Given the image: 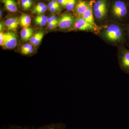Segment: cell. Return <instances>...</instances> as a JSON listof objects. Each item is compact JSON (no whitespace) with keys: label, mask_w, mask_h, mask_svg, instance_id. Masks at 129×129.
Wrapping results in <instances>:
<instances>
[{"label":"cell","mask_w":129,"mask_h":129,"mask_svg":"<svg viewBox=\"0 0 129 129\" xmlns=\"http://www.w3.org/2000/svg\"><path fill=\"white\" fill-rule=\"evenodd\" d=\"M19 24V19L16 17H12L8 18L5 22V25L8 30L12 31H17Z\"/></svg>","instance_id":"obj_9"},{"label":"cell","mask_w":129,"mask_h":129,"mask_svg":"<svg viewBox=\"0 0 129 129\" xmlns=\"http://www.w3.org/2000/svg\"><path fill=\"white\" fill-rule=\"evenodd\" d=\"M58 3L60 5L63 7H66L67 6L69 0H57Z\"/></svg>","instance_id":"obj_27"},{"label":"cell","mask_w":129,"mask_h":129,"mask_svg":"<svg viewBox=\"0 0 129 129\" xmlns=\"http://www.w3.org/2000/svg\"><path fill=\"white\" fill-rule=\"evenodd\" d=\"M19 21V24L23 28L29 27L31 22V18L27 14H24L20 17Z\"/></svg>","instance_id":"obj_14"},{"label":"cell","mask_w":129,"mask_h":129,"mask_svg":"<svg viewBox=\"0 0 129 129\" xmlns=\"http://www.w3.org/2000/svg\"><path fill=\"white\" fill-rule=\"evenodd\" d=\"M81 17L90 24L96 27L94 21L93 10L92 6L90 5Z\"/></svg>","instance_id":"obj_11"},{"label":"cell","mask_w":129,"mask_h":129,"mask_svg":"<svg viewBox=\"0 0 129 129\" xmlns=\"http://www.w3.org/2000/svg\"><path fill=\"white\" fill-rule=\"evenodd\" d=\"M75 21L76 19L73 16L68 13H65L60 16L58 25L60 29L62 30L69 29L74 26Z\"/></svg>","instance_id":"obj_4"},{"label":"cell","mask_w":129,"mask_h":129,"mask_svg":"<svg viewBox=\"0 0 129 129\" xmlns=\"http://www.w3.org/2000/svg\"><path fill=\"white\" fill-rule=\"evenodd\" d=\"M3 28V25L2 23H1V24H0V31L1 32H2Z\"/></svg>","instance_id":"obj_30"},{"label":"cell","mask_w":129,"mask_h":129,"mask_svg":"<svg viewBox=\"0 0 129 129\" xmlns=\"http://www.w3.org/2000/svg\"><path fill=\"white\" fill-rule=\"evenodd\" d=\"M0 13H1V14H0V17H1V18L2 17V12L1 11V12H0Z\"/></svg>","instance_id":"obj_31"},{"label":"cell","mask_w":129,"mask_h":129,"mask_svg":"<svg viewBox=\"0 0 129 129\" xmlns=\"http://www.w3.org/2000/svg\"><path fill=\"white\" fill-rule=\"evenodd\" d=\"M73 26L75 29L80 30H94L96 28L88 23L82 17H79L76 19Z\"/></svg>","instance_id":"obj_8"},{"label":"cell","mask_w":129,"mask_h":129,"mask_svg":"<svg viewBox=\"0 0 129 129\" xmlns=\"http://www.w3.org/2000/svg\"><path fill=\"white\" fill-rule=\"evenodd\" d=\"M4 44L3 47L7 49H13L17 45V39L14 33L12 32L4 33Z\"/></svg>","instance_id":"obj_6"},{"label":"cell","mask_w":129,"mask_h":129,"mask_svg":"<svg viewBox=\"0 0 129 129\" xmlns=\"http://www.w3.org/2000/svg\"><path fill=\"white\" fill-rule=\"evenodd\" d=\"M34 32L33 29L29 27L23 29L21 32V37L22 40L26 42L30 40L33 36Z\"/></svg>","instance_id":"obj_13"},{"label":"cell","mask_w":129,"mask_h":129,"mask_svg":"<svg viewBox=\"0 0 129 129\" xmlns=\"http://www.w3.org/2000/svg\"><path fill=\"white\" fill-rule=\"evenodd\" d=\"M2 1L6 9L9 12H16L17 11V5L14 0H2Z\"/></svg>","instance_id":"obj_12"},{"label":"cell","mask_w":129,"mask_h":129,"mask_svg":"<svg viewBox=\"0 0 129 129\" xmlns=\"http://www.w3.org/2000/svg\"><path fill=\"white\" fill-rule=\"evenodd\" d=\"M58 21H56V22H53L52 23L50 24H48L47 27L50 29H53L58 25Z\"/></svg>","instance_id":"obj_21"},{"label":"cell","mask_w":129,"mask_h":129,"mask_svg":"<svg viewBox=\"0 0 129 129\" xmlns=\"http://www.w3.org/2000/svg\"><path fill=\"white\" fill-rule=\"evenodd\" d=\"M34 51V48L32 47V48H30V49H29V50L25 52L24 53L23 55H29V54H31V53H33Z\"/></svg>","instance_id":"obj_28"},{"label":"cell","mask_w":129,"mask_h":129,"mask_svg":"<svg viewBox=\"0 0 129 129\" xmlns=\"http://www.w3.org/2000/svg\"><path fill=\"white\" fill-rule=\"evenodd\" d=\"M104 35L107 40L112 42L127 40L125 27L118 24H112L109 26L104 31Z\"/></svg>","instance_id":"obj_1"},{"label":"cell","mask_w":129,"mask_h":129,"mask_svg":"<svg viewBox=\"0 0 129 129\" xmlns=\"http://www.w3.org/2000/svg\"><path fill=\"white\" fill-rule=\"evenodd\" d=\"M28 3L29 7V8H30L32 5V1H31V0H28Z\"/></svg>","instance_id":"obj_29"},{"label":"cell","mask_w":129,"mask_h":129,"mask_svg":"<svg viewBox=\"0 0 129 129\" xmlns=\"http://www.w3.org/2000/svg\"><path fill=\"white\" fill-rule=\"evenodd\" d=\"M44 36V33H43V34H42L39 37V38L36 40V41H35V42L34 44L33 45H34L35 46H37L40 44V43L42 40V39H43Z\"/></svg>","instance_id":"obj_24"},{"label":"cell","mask_w":129,"mask_h":129,"mask_svg":"<svg viewBox=\"0 0 129 129\" xmlns=\"http://www.w3.org/2000/svg\"><path fill=\"white\" fill-rule=\"evenodd\" d=\"M47 9V6H45L44 7L41 8V9L36 10L35 11L32 12V13H36L38 15H40L41 14H43L45 12Z\"/></svg>","instance_id":"obj_18"},{"label":"cell","mask_w":129,"mask_h":129,"mask_svg":"<svg viewBox=\"0 0 129 129\" xmlns=\"http://www.w3.org/2000/svg\"><path fill=\"white\" fill-rule=\"evenodd\" d=\"M35 23L37 25H39V26H45L47 23V22H45V21H41V20H40L39 19H38L35 18Z\"/></svg>","instance_id":"obj_19"},{"label":"cell","mask_w":129,"mask_h":129,"mask_svg":"<svg viewBox=\"0 0 129 129\" xmlns=\"http://www.w3.org/2000/svg\"><path fill=\"white\" fill-rule=\"evenodd\" d=\"M120 68L125 73L129 75V50L125 48L120 51L118 56Z\"/></svg>","instance_id":"obj_5"},{"label":"cell","mask_w":129,"mask_h":129,"mask_svg":"<svg viewBox=\"0 0 129 129\" xmlns=\"http://www.w3.org/2000/svg\"><path fill=\"white\" fill-rule=\"evenodd\" d=\"M45 6H46L45 5L44 3H38V4L33 9V10L32 11V12L35 11H36V10L41 9V8L44 7Z\"/></svg>","instance_id":"obj_22"},{"label":"cell","mask_w":129,"mask_h":129,"mask_svg":"<svg viewBox=\"0 0 129 129\" xmlns=\"http://www.w3.org/2000/svg\"><path fill=\"white\" fill-rule=\"evenodd\" d=\"M93 13L95 17L98 20L105 18L107 12L106 0H97L93 7Z\"/></svg>","instance_id":"obj_3"},{"label":"cell","mask_w":129,"mask_h":129,"mask_svg":"<svg viewBox=\"0 0 129 129\" xmlns=\"http://www.w3.org/2000/svg\"><path fill=\"white\" fill-rule=\"evenodd\" d=\"M36 18L39 19L41 21H45L47 23V20H48V18L46 16L44 15H39L36 17Z\"/></svg>","instance_id":"obj_23"},{"label":"cell","mask_w":129,"mask_h":129,"mask_svg":"<svg viewBox=\"0 0 129 129\" xmlns=\"http://www.w3.org/2000/svg\"><path fill=\"white\" fill-rule=\"evenodd\" d=\"M48 8L50 12L52 13L60 12L61 10L60 6H54Z\"/></svg>","instance_id":"obj_20"},{"label":"cell","mask_w":129,"mask_h":129,"mask_svg":"<svg viewBox=\"0 0 129 129\" xmlns=\"http://www.w3.org/2000/svg\"><path fill=\"white\" fill-rule=\"evenodd\" d=\"M32 48V44H24L22 46L20 51H21V53L23 55L24 53L25 52Z\"/></svg>","instance_id":"obj_17"},{"label":"cell","mask_w":129,"mask_h":129,"mask_svg":"<svg viewBox=\"0 0 129 129\" xmlns=\"http://www.w3.org/2000/svg\"><path fill=\"white\" fill-rule=\"evenodd\" d=\"M67 125L62 122H58L47 124L37 128H28L27 127H20L16 125H11L5 129H65Z\"/></svg>","instance_id":"obj_7"},{"label":"cell","mask_w":129,"mask_h":129,"mask_svg":"<svg viewBox=\"0 0 129 129\" xmlns=\"http://www.w3.org/2000/svg\"><path fill=\"white\" fill-rule=\"evenodd\" d=\"M113 14L122 21L129 22V2L124 0H118L114 3L112 8Z\"/></svg>","instance_id":"obj_2"},{"label":"cell","mask_w":129,"mask_h":129,"mask_svg":"<svg viewBox=\"0 0 129 129\" xmlns=\"http://www.w3.org/2000/svg\"><path fill=\"white\" fill-rule=\"evenodd\" d=\"M76 4V0H69L66 6V8L68 11H72L75 7Z\"/></svg>","instance_id":"obj_15"},{"label":"cell","mask_w":129,"mask_h":129,"mask_svg":"<svg viewBox=\"0 0 129 129\" xmlns=\"http://www.w3.org/2000/svg\"><path fill=\"white\" fill-rule=\"evenodd\" d=\"M4 44V33L3 32H0V45L3 47Z\"/></svg>","instance_id":"obj_25"},{"label":"cell","mask_w":129,"mask_h":129,"mask_svg":"<svg viewBox=\"0 0 129 129\" xmlns=\"http://www.w3.org/2000/svg\"><path fill=\"white\" fill-rule=\"evenodd\" d=\"M90 5L88 2L80 0L75 7L76 14L79 17H81L84 13L88 9Z\"/></svg>","instance_id":"obj_10"},{"label":"cell","mask_w":129,"mask_h":129,"mask_svg":"<svg viewBox=\"0 0 129 129\" xmlns=\"http://www.w3.org/2000/svg\"><path fill=\"white\" fill-rule=\"evenodd\" d=\"M126 28V34L127 37V40L129 45V22L125 26Z\"/></svg>","instance_id":"obj_26"},{"label":"cell","mask_w":129,"mask_h":129,"mask_svg":"<svg viewBox=\"0 0 129 129\" xmlns=\"http://www.w3.org/2000/svg\"><path fill=\"white\" fill-rule=\"evenodd\" d=\"M44 33V32L42 31H40L37 32L36 34H35L34 35L32 36L30 39V44H34L36 40L39 38V37L42 34Z\"/></svg>","instance_id":"obj_16"}]
</instances>
